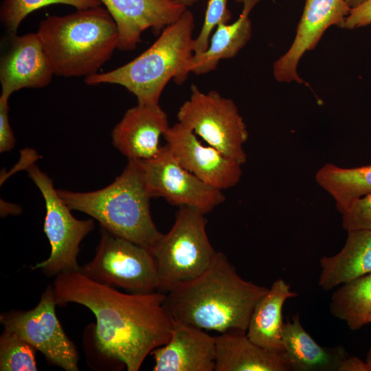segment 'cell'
I'll list each match as a JSON object with an SVG mask.
<instances>
[{
    "label": "cell",
    "mask_w": 371,
    "mask_h": 371,
    "mask_svg": "<svg viewBox=\"0 0 371 371\" xmlns=\"http://www.w3.org/2000/svg\"><path fill=\"white\" fill-rule=\"evenodd\" d=\"M52 286L57 304L74 302L93 312L97 348L128 371H137L170 339L174 319L164 305L166 293H122L80 270L58 274Z\"/></svg>",
    "instance_id": "6da1fadb"
},
{
    "label": "cell",
    "mask_w": 371,
    "mask_h": 371,
    "mask_svg": "<svg viewBox=\"0 0 371 371\" xmlns=\"http://www.w3.org/2000/svg\"><path fill=\"white\" fill-rule=\"evenodd\" d=\"M268 288L243 279L221 252L200 275L166 293L174 320L221 333L247 331L254 308Z\"/></svg>",
    "instance_id": "7a4b0ae2"
},
{
    "label": "cell",
    "mask_w": 371,
    "mask_h": 371,
    "mask_svg": "<svg viewBox=\"0 0 371 371\" xmlns=\"http://www.w3.org/2000/svg\"><path fill=\"white\" fill-rule=\"evenodd\" d=\"M36 33L57 76L95 74L117 49L116 23L101 5L48 16L41 21Z\"/></svg>",
    "instance_id": "3957f363"
},
{
    "label": "cell",
    "mask_w": 371,
    "mask_h": 371,
    "mask_svg": "<svg viewBox=\"0 0 371 371\" xmlns=\"http://www.w3.org/2000/svg\"><path fill=\"white\" fill-rule=\"evenodd\" d=\"M194 27V16L187 9L139 56L111 71L85 78V83L119 85L135 95L138 103L159 104L170 80L181 85L191 73Z\"/></svg>",
    "instance_id": "277c9868"
},
{
    "label": "cell",
    "mask_w": 371,
    "mask_h": 371,
    "mask_svg": "<svg viewBox=\"0 0 371 371\" xmlns=\"http://www.w3.org/2000/svg\"><path fill=\"white\" fill-rule=\"evenodd\" d=\"M57 193L71 210L89 214L114 235L149 250L162 234L151 217V198L137 160H128L122 172L102 189Z\"/></svg>",
    "instance_id": "5b68a950"
},
{
    "label": "cell",
    "mask_w": 371,
    "mask_h": 371,
    "mask_svg": "<svg viewBox=\"0 0 371 371\" xmlns=\"http://www.w3.org/2000/svg\"><path fill=\"white\" fill-rule=\"evenodd\" d=\"M205 215L194 207H179L170 231L150 248L161 292L198 276L213 261L217 251L209 240Z\"/></svg>",
    "instance_id": "8992f818"
},
{
    "label": "cell",
    "mask_w": 371,
    "mask_h": 371,
    "mask_svg": "<svg viewBox=\"0 0 371 371\" xmlns=\"http://www.w3.org/2000/svg\"><path fill=\"white\" fill-rule=\"evenodd\" d=\"M177 117L178 122L208 145L242 166L246 163L244 144L248 131L232 100L214 90L204 93L192 85L190 98L180 106Z\"/></svg>",
    "instance_id": "52a82bcc"
},
{
    "label": "cell",
    "mask_w": 371,
    "mask_h": 371,
    "mask_svg": "<svg viewBox=\"0 0 371 371\" xmlns=\"http://www.w3.org/2000/svg\"><path fill=\"white\" fill-rule=\"evenodd\" d=\"M79 270L95 281L131 293L160 291V280L150 250L103 227L95 256Z\"/></svg>",
    "instance_id": "ba28073f"
},
{
    "label": "cell",
    "mask_w": 371,
    "mask_h": 371,
    "mask_svg": "<svg viewBox=\"0 0 371 371\" xmlns=\"http://www.w3.org/2000/svg\"><path fill=\"white\" fill-rule=\"evenodd\" d=\"M45 200L46 214L43 229L50 246V255L32 269H41L47 275L78 271L77 255L82 240L94 227L93 220H78L60 199L52 181L37 166L30 164L25 169Z\"/></svg>",
    "instance_id": "9c48e42d"
},
{
    "label": "cell",
    "mask_w": 371,
    "mask_h": 371,
    "mask_svg": "<svg viewBox=\"0 0 371 371\" xmlns=\"http://www.w3.org/2000/svg\"><path fill=\"white\" fill-rule=\"evenodd\" d=\"M56 304L53 286H49L34 308L3 313L1 323L5 329L42 352L53 364L67 371H78V352L56 315Z\"/></svg>",
    "instance_id": "30bf717a"
},
{
    "label": "cell",
    "mask_w": 371,
    "mask_h": 371,
    "mask_svg": "<svg viewBox=\"0 0 371 371\" xmlns=\"http://www.w3.org/2000/svg\"><path fill=\"white\" fill-rule=\"evenodd\" d=\"M150 196L196 208L207 214L225 201L222 190L204 183L184 168L166 145L153 158L137 160Z\"/></svg>",
    "instance_id": "8fae6325"
},
{
    "label": "cell",
    "mask_w": 371,
    "mask_h": 371,
    "mask_svg": "<svg viewBox=\"0 0 371 371\" xmlns=\"http://www.w3.org/2000/svg\"><path fill=\"white\" fill-rule=\"evenodd\" d=\"M166 146L187 170L216 189L224 190L240 181L242 165L210 145H204L193 131L177 122L164 136Z\"/></svg>",
    "instance_id": "7c38bea8"
},
{
    "label": "cell",
    "mask_w": 371,
    "mask_h": 371,
    "mask_svg": "<svg viewBox=\"0 0 371 371\" xmlns=\"http://www.w3.org/2000/svg\"><path fill=\"white\" fill-rule=\"evenodd\" d=\"M350 9L346 0H306L291 45L273 63L275 79L280 82L304 83L297 71L300 60L314 49L329 27H341Z\"/></svg>",
    "instance_id": "4fadbf2b"
},
{
    "label": "cell",
    "mask_w": 371,
    "mask_h": 371,
    "mask_svg": "<svg viewBox=\"0 0 371 371\" xmlns=\"http://www.w3.org/2000/svg\"><path fill=\"white\" fill-rule=\"evenodd\" d=\"M54 75L36 32L10 34L0 58V100L8 101L14 92L23 88H43Z\"/></svg>",
    "instance_id": "5bb4252c"
},
{
    "label": "cell",
    "mask_w": 371,
    "mask_h": 371,
    "mask_svg": "<svg viewBox=\"0 0 371 371\" xmlns=\"http://www.w3.org/2000/svg\"><path fill=\"white\" fill-rule=\"evenodd\" d=\"M118 31L117 49L131 51L141 42L142 33L151 28L156 33L176 21L187 7L172 0H100Z\"/></svg>",
    "instance_id": "9a60e30c"
},
{
    "label": "cell",
    "mask_w": 371,
    "mask_h": 371,
    "mask_svg": "<svg viewBox=\"0 0 371 371\" xmlns=\"http://www.w3.org/2000/svg\"><path fill=\"white\" fill-rule=\"evenodd\" d=\"M170 126L159 104L137 102L113 129L112 143L128 160L148 159L159 153L160 137Z\"/></svg>",
    "instance_id": "2e32d148"
},
{
    "label": "cell",
    "mask_w": 371,
    "mask_h": 371,
    "mask_svg": "<svg viewBox=\"0 0 371 371\" xmlns=\"http://www.w3.org/2000/svg\"><path fill=\"white\" fill-rule=\"evenodd\" d=\"M153 371H214L215 337L174 320L169 340L154 349Z\"/></svg>",
    "instance_id": "e0dca14e"
},
{
    "label": "cell",
    "mask_w": 371,
    "mask_h": 371,
    "mask_svg": "<svg viewBox=\"0 0 371 371\" xmlns=\"http://www.w3.org/2000/svg\"><path fill=\"white\" fill-rule=\"evenodd\" d=\"M215 342L214 371H291L282 352L258 346L245 331L222 333Z\"/></svg>",
    "instance_id": "ac0fdd59"
},
{
    "label": "cell",
    "mask_w": 371,
    "mask_h": 371,
    "mask_svg": "<svg viewBox=\"0 0 371 371\" xmlns=\"http://www.w3.org/2000/svg\"><path fill=\"white\" fill-rule=\"evenodd\" d=\"M282 341L291 371H337L349 356L341 345L328 348L318 344L303 327L299 313L284 323Z\"/></svg>",
    "instance_id": "d6986e66"
},
{
    "label": "cell",
    "mask_w": 371,
    "mask_h": 371,
    "mask_svg": "<svg viewBox=\"0 0 371 371\" xmlns=\"http://www.w3.org/2000/svg\"><path fill=\"white\" fill-rule=\"evenodd\" d=\"M319 262L318 285L326 291L371 273V230L348 232L341 249Z\"/></svg>",
    "instance_id": "ffe728a7"
},
{
    "label": "cell",
    "mask_w": 371,
    "mask_h": 371,
    "mask_svg": "<svg viewBox=\"0 0 371 371\" xmlns=\"http://www.w3.org/2000/svg\"><path fill=\"white\" fill-rule=\"evenodd\" d=\"M297 295L284 280H276L254 308L246 331L249 339L269 350L283 352L282 308L287 300Z\"/></svg>",
    "instance_id": "44dd1931"
},
{
    "label": "cell",
    "mask_w": 371,
    "mask_h": 371,
    "mask_svg": "<svg viewBox=\"0 0 371 371\" xmlns=\"http://www.w3.org/2000/svg\"><path fill=\"white\" fill-rule=\"evenodd\" d=\"M260 0H243V9L239 17L232 23L221 22L211 36L207 49L194 54L191 73L196 75L215 70L223 59L235 57L249 41L252 27L249 13Z\"/></svg>",
    "instance_id": "7402d4cb"
},
{
    "label": "cell",
    "mask_w": 371,
    "mask_h": 371,
    "mask_svg": "<svg viewBox=\"0 0 371 371\" xmlns=\"http://www.w3.org/2000/svg\"><path fill=\"white\" fill-rule=\"evenodd\" d=\"M315 179L331 196L342 214L356 200L371 194V164L343 168L327 163L317 171Z\"/></svg>",
    "instance_id": "603a6c76"
},
{
    "label": "cell",
    "mask_w": 371,
    "mask_h": 371,
    "mask_svg": "<svg viewBox=\"0 0 371 371\" xmlns=\"http://www.w3.org/2000/svg\"><path fill=\"white\" fill-rule=\"evenodd\" d=\"M331 315L352 330L370 324L371 316V273L343 284L333 293L329 304Z\"/></svg>",
    "instance_id": "cb8c5ba5"
},
{
    "label": "cell",
    "mask_w": 371,
    "mask_h": 371,
    "mask_svg": "<svg viewBox=\"0 0 371 371\" xmlns=\"http://www.w3.org/2000/svg\"><path fill=\"white\" fill-rule=\"evenodd\" d=\"M53 4L71 5L77 10L102 5L100 0H3L0 19L10 34H16L20 24L29 14Z\"/></svg>",
    "instance_id": "d4e9b609"
},
{
    "label": "cell",
    "mask_w": 371,
    "mask_h": 371,
    "mask_svg": "<svg viewBox=\"0 0 371 371\" xmlns=\"http://www.w3.org/2000/svg\"><path fill=\"white\" fill-rule=\"evenodd\" d=\"M36 350L31 344L4 328L0 338V370H37Z\"/></svg>",
    "instance_id": "484cf974"
},
{
    "label": "cell",
    "mask_w": 371,
    "mask_h": 371,
    "mask_svg": "<svg viewBox=\"0 0 371 371\" xmlns=\"http://www.w3.org/2000/svg\"><path fill=\"white\" fill-rule=\"evenodd\" d=\"M228 0H209L203 26L194 41V53L199 54L208 47L212 32L221 22L228 23L232 14L227 8Z\"/></svg>",
    "instance_id": "4316f807"
},
{
    "label": "cell",
    "mask_w": 371,
    "mask_h": 371,
    "mask_svg": "<svg viewBox=\"0 0 371 371\" xmlns=\"http://www.w3.org/2000/svg\"><path fill=\"white\" fill-rule=\"evenodd\" d=\"M342 227L350 232L371 230V194L356 200L342 214Z\"/></svg>",
    "instance_id": "83f0119b"
},
{
    "label": "cell",
    "mask_w": 371,
    "mask_h": 371,
    "mask_svg": "<svg viewBox=\"0 0 371 371\" xmlns=\"http://www.w3.org/2000/svg\"><path fill=\"white\" fill-rule=\"evenodd\" d=\"M370 24L371 0H366L359 5L350 9L341 28L352 30Z\"/></svg>",
    "instance_id": "f1b7e54d"
},
{
    "label": "cell",
    "mask_w": 371,
    "mask_h": 371,
    "mask_svg": "<svg viewBox=\"0 0 371 371\" xmlns=\"http://www.w3.org/2000/svg\"><path fill=\"white\" fill-rule=\"evenodd\" d=\"M8 101L0 100V152L12 150L15 138L9 120Z\"/></svg>",
    "instance_id": "f546056e"
},
{
    "label": "cell",
    "mask_w": 371,
    "mask_h": 371,
    "mask_svg": "<svg viewBox=\"0 0 371 371\" xmlns=\"http://www.w3.org/2000/svg\"><path fill=\"white\" fill-rule=\"evenodd\" d=\"M337 371H370V368L366 361L349 355L341 362Z\"/></svg>",
    "instance_id": "4dcf8cb0"
},
{
    "label": "cell",
    "mask_w": 371,
    "mask_h": 371,
    "mask_svg": "<svg viewBox=\"0 0 371 371\" xmlns=\"http://www.w3.org/2000/svg\"><path fill=\"white\" fill-rule=\"evenodd\" d=\"M350 8H354L361 4L366 0H346Z\"/></svg>",
    "instance_id": "1f68e13d"
},
{
    "label": "cell",
    "mask_w": 371,
    "mask_h": 371,
    "mask_svg": "<svg viewBox=\"0 0 371 371\" xmlns=\"http://www.w3.org/2000/svg\"><path fill=\"white\" fill-rule=\"evenodd\" d=\"M174 1H176L177 3H179L181 4H183L186 5L187 8L192 5L194 3H195L198 0H172Z\"/></svg>",
    "instance_id": "d6a6232c"
},
{
    "label": "cell",
    "mask_w": 371,
    "mask_h": 371,
    "mask_svg": "<svg viewBox=\"0 0 371 371\" xmlns=\"http://www.w3.org/2000/svg\"><path fill=\"white\" fill-rule=\"evenodd\" d=\"M366 361L370 368V371H371V347L368 350L366 353Z\"/></svg>",
    "instance_id": "836d02e7"
},
{
    "label": "cell",
    "mask_w": 371,
    "mask_h": 371,
    "mask_svg": "<svg viewBox=\"0 0 371 371\" xmlns=\"http://www.w3.org/2000/svg\"><path fill=\"white\" fill-rule=\"evenodd\" d=\"M237 2H239V3H243V0H236Z\"/></svg>",
    "instance_id": "e575fe53"
},
{
    "label": "cell",
    "mask_w": 371,
    "mask_h": 371,
    "mask_svg": "<svg viewBox=\"0 0 371 371\" xmlns=\"http://www.w3.org/2000/svg\"><path fill=\"white\" fill-rule=\"evenodd\" d=\"M370 324H371V316L370 317Z\"/></svg>",
    "instance_id": "d590c367"
}]
</instances>
